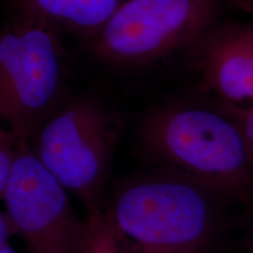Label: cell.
Returning <instances> with one entry per match:
<instances>
[{"instance_id":"cell-10","label":"cell","mask_w":253,"mask_h":253,"mask_svg":"<svg viewBox=\"0 0 253 253\" xmlns=\"http://www.w3.org/2000/svg\"><path fill=\"white\" fill-rule=\"evenodd\" d=\"M20 143V138L0 123V199L4 195Z\"/></svg>"},{"instance_id":"cell-9","label":"cell","mask_w":253,"mask_h":253,"mask_svg":"<svg viewBox=\"0 0 253 253\" xmlns=\"http://www.w3.org/2000/svg\"><path fill=\"white\" fill-rule=\"evenodd\" d=\"M87 219L90 229L88 253H143L116 229L106 208Z\"/></svg>"},{"instance_id":"cell-8","label":"cell","mask_w":253,"mask_h":253,"mask_svg":"<svg viewBox=\"0 0 253 253\" xmlns=\"http://www.w3.org/2000/svg\"><path fill=\"white\" fill-rule=\"evenodd\" d=\"M24 20L60 25L90 34L102 26L120 0H12Z\"/></svg>"},{"instance_id":"cell-7","label":"cell","mask_w":253,"mask_h":253,"mask_svg":"<svg viewBox=\"0 0 253 253\" xmlns=\"http://www.w3.org/2000/svg\"><path fill=\"white\" fill-rule=\"evenodd\" d=\"M194 49L204 84L218 103L253 108V23L216 25Z\"/></svg>"},{"instance_id":"cell-6","label":"cell","mask_w":253,"mask_h":253,"mask_svg":"<svg viewBox=\"0 0 253 253\" xmlns=\"http://www.w3.org/2000/svg\"><path fill=\"white\" fill-rule=\"evenodd\" d=\"M71 194L21 141L1 201L15 236L30 253H88L90 229Z\"/></svg>"},{"instance_id":"cell-13","label":"cell","mask_w":253,"mask_h":253,"mask_svg":"<svg viewBox=\"0 0 253 253\" xmlns=\"http://www.w3.org/2000/svg\"><path fill=\"white\" fill-rule=\"evenodd\" d=\"M13 236H15V233L7 214L0 211V248L8 244L9 239Z\"/></svg>"},{"instance_id":"cell-14","label":"cell","mask_w":253,"mask_h":253,"mask_svg":"<svg viewBox=\"0 0 253 253\" xmlns=\"http://www.w3.org/2000/svg\"><path fill=\"white\" fill-rule=\"evenodd\" d=\"M230 1L243 12L253 15V0H230Z\"/></svg>"},{"instance_id":"cell-3","label":"cell","mask_w":253,"mask_h":253,"mask_svg":"<svg viewBox=\"0 0 253 253\" xmlns=\"http://www.w3.org/2000/svg\"><path fill=\"white\" fill-rule=\"evenodd\" d=\"M119 130L106 104L86 95L60 104L28 142L41 164L84 205L87 217L107 205Z\"/></svg>"},{"instance_id":"cell-15","label":"cell","mask_w":253,"mask_h":253,"mask_svg":"<svg viewBox=\"0 0 253 253\" xmlns=\"http://www.w3.org/2000/svg\"><path fill=\"white\" fill-rule=\"evenodd\" d=\"M0 253H17V252L11 248V245L6 244L2 246V248H0Z\"/></svg>"},{"instance_id":"cell-1","label":"cell","mask_w":253,"mask_h":253,"mask_svg":"<svg viewBox=\"0 0 253 253\" xmlns=\"http://www.w3.org/2000/svg\"><path fill=\"white\" fill-rule=\"evenodd\" d=\"M138 140L156 168L207 186L231 203H253V164L244 136L218 103L158 107L141 122Z\"/></svg>"},{"instance_id":"cell-12","label":"cell","mask_w":253,"mask_h":253,"mask_svg":"<svg viewBox=\"0 0 253 253\" xmlns=\"http://www.w3.org/2000/svg\"><path fill=\"white\" fill-rule=\"evenodd\" d=\"M246 210H248V220H246L245 238L243 244H244V253H253V203L246 207Z\"/></svg>"},{"instance_id":"cell-5","label":"cell","mask_w":253,"mask_h":253,"mask_svg":"<svg viewBox=\"0 0 253 253\" xmlns=\"http://www.w3.org/2000/svg\"><path fill=\"white\" fill-rule=\"evenodd\" d=\"M62 59L52 28L23 20L0 31V123L30 142L60 106Z\"/></svg>"},{"instance_id":"cell-2","label":"cell","mask_w":253,"mask_h":253,"mask_svg":"<svg viewBox=\"0 0 253 253\" xmlns=\"http://www.w3.org/2000/svg\"><path fill=\"white\" fill-rule=\"evenodd\" d=\"M225 203L207 186L156 168L125 183L106 211L143 253H212Z\"/></svg>"},{"instance_id":"cell-11","label":"cell","mask_w":253,"mask_h":253,"mask_svg":"<svg viewBox=\"0 0 253 253\" xmlns=\"http://www.w3.org/2000/svg\"><path fill=\"white\" fill-rule=\"evenodd\" d=\"M223 107L227 113L235 119L242 131L244 140L248 147L250 157L253 164V108H237V107L225 106V104L218 103Z\"/></svg>"},{"instance_id":"cell-4","label":"cell","mask_w":253,"mask_h":253,"mask_svg":"<svg viewBox=\"0 0 253 253\" xmlns=\"http://www.w3.org/2000/svg\"><path fill=\"white\" fill-rule=\"evenodd\" d=\"M217 0H126L91 36V53L137 68L195 48L216 26Z\"/></svg>"}]
</instances>
